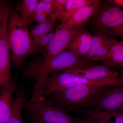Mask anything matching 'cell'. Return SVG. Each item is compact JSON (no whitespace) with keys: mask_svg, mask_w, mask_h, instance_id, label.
Listing matches in <instances>:
<instances>
[{"mask_svg":"<svg viewBox=\"0 0 123 123\" xmlns=\"http://www.w3.org/2000/svg\"><path fill=\"white\" fill-rule=\"evenodd\" d=\"M28 26L17 9L11 8L8 20L7 36L12 61L16 68L22 67L30 54L31 40Z\"/></svg>","mask_w":123,"mask_h":123,"instance_id":"cell-1","label":"cell"},{"mask_svg":"<svg viewBox=\"0 0 123 123\" xmlns=\"http://www.w3.org/2000/svg\"><path fill=\"white\" fill-rule=\"evenodd\" d=\"M75 118L78 123H106L97 120L86 118L82 116Z\"/></svg>","mask_w":123,"mask_h":123,"instance_id":"cell-23","label":"cell"},{"mask_svg":"<svg viewBox=\"0 0 123 123\" xmlns=\"http://www.w3.org/2000/svg\"><path fill=\"white\" fill-rule=\"evenodd\" d=\"M77 29H70L57 26L53 37L40 56L31 62L24 69V76L34 80L40 72L55 56L67 49L77 33Z\"/></svg>","mask_w":123,"mask_h":123,"instance_id":"cell-3","label":"cell"},{"mask_svg":"<svg viewBox=\"0 0 123 123\" xmlns=\"http://www.w3.org/2000/svg\"><path fill=\"white\" fill-rule=\"evenodd\" d=\"M28 115L37 123H78L64 110L44 99L27 103Z\"/></svg>","mask_w":123,"mask_h":123,"instance_id":"cell-7","label":"cell"},{"mask_svg":"<svg viewBox=\"0 0 123 123\" xmlns=\"http://www.w3.org/2000/svg\"><path fill=\"white\" fill-rule=\"evenodd\" d=\"M113 67H119V68H123V62L115 65Z\"/></svg>","mask_w":123,"mask_h":123,"instance_id":"cell-25","label":"cell"},{"mask_svg":"<svg viewBox=\"0 0 123 123\" xmlns=\"http://www.w3.org/2000/svg\"><path fill=\"white\" fill-rule=\"evenodd\" d=\"M69 69L74 74L90 80L115 79L119 77L120 75V73L112 70L110 67L104 64Z\"/></svg>","mask_w":123,"mask_h":123,"instance_id":"cell-12","label":"cell"},{"mask_svg":"<svg viewBox=\"0 0 123 123\" xmlns=\"http://www.w3.org/2000/svg\"><path fill=\"white\" fill-rule=\"evenodd\" d=\"M108 3L101 7L92 18L91 24L97 33H106L107 31L123 24V10Z\"/></svg>","mask_w":123,"mask_h":123,"instance_id":"cell-8","label":"cell"},{"mask_svg":"<svg viewBox=\"0 0 123 123\" xmlns=\"http://www.w3.org/2000/svg\"><path fill=\"white\" fill-rule=\"evenodd\" d=\"M123 114V105L116 112Z\"/></svg>","mask_w":123,"mask_h":123,"instance_id":"cell-26","label":"cell"},{"mask_svg":"<svg viewBox=\"0 0 123 123\" xmlns=\"http://www.w3.org/2000/svg\"><path fill=\"white\" fill-rule=\"evenodd\" d=\"M101 1L95 0L94 2L79 8L66 22L61 23L58 27L74 29L82 27L86 22L92 18L100 8Z\"/></svg>","mask_w":123,"mask_h":123,"instance_id":"cell-11","label":"cell"},{"mask_svg":"<svg viewBox=\"0 0 123 123\" xmlns=\"http://www.w3.org/2000/svg\"><path fill=\"white\" fill-rule=\"evenodd\" d=\"M116 40L106 33H96L93 35L90 50L85 59L89 61L104 63L111 47Z\"/></svg>","mask_w":123,"mask_h":123,"instance_id":"cell-10","label":"cell"},{"mask_svg":"<svg viewBox=\"0 0 123 123\" xmlns=\"http://www.w3.org/2000/svg\"><path fill=\"white\" fill-rule=\"evenodd\" d=\"M39 1L38 0H23L20 2L19 8H16L20 11V17L28 26L31 24V18Z\"/></svg>","mask_w":123,"mask_h":123,"instance_id":"cell-19","label":"cell"},{"mask_svg":"<svg viewBox=\"0 0 123 123\" xmlns=\"http://www.w3.org/2000/svg\"><path fill=\"white\" fill-rule=\"evenodd\" d=\"M27 103L24 90L22 88H18L13 98L11 115L6 123H23L22 112Z\"/></svg>","mask_w":123,"mask_h":123,"instance_id":"cell-15","label":"cell"},{"mask_svg":"<svg viewBox=\"0 0 123 123\" xmlns=\"http://www.w3.org/2000/svg\"><path fill=\"white\" fill-rule=\"evenodd\" d=\"M108 86L80 85L67 89L47 97L44 100L68 112L87 109L92 100Z\"/></svg>","mask_w":123,"mask_h":123,"instance_id":"cell-2","label":"cell"},{"mask_svg":"<svg viewBox=\"0 0 123 123\" xmlns=\"http://www.w3.org/2000/svg\"><path fill=\"white\" fill-rule=\"evenodd\" d=\"M123 84V79L90 80L72 73L68 69L49 76L44 81L42 99L68 88L80 85L93 86H112Z\"/></svg>","mask_w":123,"mask_h":123,"instance_id":"cell-4","label":"cell"},{"mask_svg":"<svg viewBox=\"0 0 123 123\" xmlns=\"http://www.w3.org/2000/svg\"><path fill=\"white\" fill-rule=\"evenodd\" d=\"M55 19L51 18L45 22L37 24L30 31L31 45L42 36L51 31H54L55 26Z\"/></svg>","mask_w":123,"mask_h":123,"instance_id":"cell-17","label":"cell"},{"mask_svg":"<svg viewBox=\"0 0 123 123\" xmlns=\"http://www.w3.org/2000/svg\"><path fill=\"white\" fill-rule=\"evenodd\" d=\"M120 77L121 78L123 79V71L120 73Z\"/></svg>","mask_w":123,"mask_h":123,"instance_id":"cell-28","label":"cell"},{"mask_svg":"<svg viewBox=\"0 0 123 123\" xmlns=\"http://www.w3.org/2000/svg\"><path fill=\"white\" fill-rule=\"evenodd\" d=\"M2 0H0V13L1 9V5H2Z\"/></svg>","mask_w":123,"mask_h":123,"instance_id":"cell-29","label":"cell"},{"mask_svg":"<svg viewBox=\"0 0 123 123\" xmlns=\"http://www.w3.org/2000/svg\"><path fill=\"white\" fill-rule=\"evenodd\" d=\"M92 37L89 32L82 28L71 40L66 49L80 58L85 59L90 50Z\"/></svg>","mask_w":123,"mask_h":123,"instance_id":"cell-13","label":"cell"},{"mask_svg":"<svg viewBox=\"0 0 123 123\" xmlns=\"http://www.w3.org/2000/svg\"><path fill=\"white\" fill-rule=\"evenodd\" d=\"M123 62V40L115 42L111 47L104 64L108 67Z\"/></svg>","mask_w":123,"mask_h":123,"instance_id":"cell-18","label":"cell"},{"mask_svg":"<svg viewBox=\"0 0 123 123\" xmlns=\"http://www.w3.org/2000/svg\"><path fill=\"white\" fill-rule=\"evenodd\" d=\"M0 92V123H6L11 115L13 95L17 89L16 80L2 86Z\"/></svg>","mask_w":123,"mask_h":123,"instance_id":"cell-14","label":"cell"},{"mask_svg":"<svg viewBox=\"0 0 123 123\" xmlns=\"http://www.w3.org/2000/svg\"><path fill=\"white\" fill-rule=\"evenodd\" d=\"M55 31L49 32L42 36L31 45L30 54H39L46 48L53 37Z\"/></svg>","mask_w":123,"mask_h":123,"instance_id":"cell-20","label":"cell"},{"mask_svg":"<svg viewBox=\"0 0 123 123\" xmlns=\"http://www.w3.org/2000/svg\"><path fill=\"white\" fill-rule=\"evenodd\" d=\"M10 4L2 1L0 13V86L11 81V72L12 57L7 36L9 15L11 10Z\"/></svg>","mask_w":123,"mask_h":123,"instance_id":"cell-6","label":"cell"},{"mask_svg":"<svg viewBox=\"0 0 123 123\" xmlns=\"http://www.w3.org/2000/svg\"><path fill=\"white\" fill-rule=\"evenodd\" d=\"M29 119H30V120L31 123H36L35 121L31 117H29Z\"/></svg>","mask_w":123,"mask_h":123,"instance_id":"cell-27","label":"cell"},{"mask_svg":"<svg viewBox=\"0 0 123 123\" xmlns=\"http://www.w3.org/2000/svg\"><path fill=\"white\" fill-rule=\"evenodd\" d=\"M96 63L80 58L67 49L64 50L53 58L36 78L32 92L37 96L42 94L44 81L50 75L71 69L98 65Z\"/></svg>","mask_w":123,"mask_h":123,"instance_id":"cell-5","label":"cell"},{"mask_svg":"<svg viewBox=\"0 0 123 123\" xmlns=\"http://www.w3.org/2000/svg\"><path fill=\"white\" fill-rule=\"evenodd\" d=\"M110 32L113 35L123 38V24L111 29Z\"/></svg>","mask_w":123,"mask_h":123,"instance_id":"cell-22","label":"cell"},{"mask_svg":"<svg viewBox=\"0 0 123 123\" xmlns=\"http://www.w3.org/2000/svg\"><path fill=\"white\" fill-rule=\"evenodd\" d=\"M95 0H68L63 11L56 16L61 23H64L70 18L75 12L82 6L92 4Z\"/></svg>","mask_w":123,"mask_h":123,"instance_id":"cell-16","label":"cell"},{"mask_svg":"<svg viewBox=\"0 0 123 123\" xmlns=\"http://www.w3.org/2000/svg\"><path fill=\"white\" fill-rule=\"evenodd\" d=\"M68 0H53L52 2L54 17L56 20V16L64 9Z\"/></svg>","mask_w":123,"mask_h":123,"instance_id":"cell-21","label":"cell"},{"mask_svg":"<svg viewBox=\"0 0 123 123\" xmlns=\"http://www.w3.org/2000/svg\"><path fill=\"white\" fill-rule=\"evenodd\" d=\"M111 3L119 7L123 8V0H109Z\"/></svg>","mask_w":123,"mask_h":123,"instance_id":"cell-24","label":"cell"},{"mask_svg":"<svg viewBox=\"0 0 123 123\" xmlns=\"http://www.w3.org/2000/svg\"><path fill=\"white\" fill-rule=\"evenodd\" d=\"M123 105V84L108 86L92 100L87 109L105 112H116Z\"/></svg>","mask_w":123,"mask_h":123,"instance_id":"cell-9","label":"cell"}]
</instances>
